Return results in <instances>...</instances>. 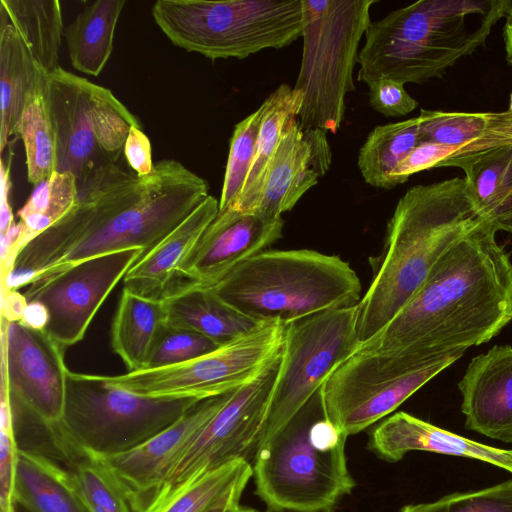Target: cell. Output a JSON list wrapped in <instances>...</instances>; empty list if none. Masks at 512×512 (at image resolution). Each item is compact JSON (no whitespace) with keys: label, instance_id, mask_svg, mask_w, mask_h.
<instances>
[{"label":"cell","instance_id":"7dc6e473","mask_svg":"<svg viewBox=\"0 0 512 512\" xmlns=\"http://www.w3.org/2000/svg\"><path fill=\"white\" fill-rule=\"evenodd\" d=\"M503 39L506 53V60L512 66V16H506L503 28Z\"/></svg>","mask_w":512,"mask_h":512},{"label":"cell","instance_id":"2e32d148","mask_svg":"<svg viewBox=\"0 0 512 512\" xmlns=\"http://www.w3.org/2000/svg\"><path fill=\"white\" fill-rule=\"evenodd\" d=\"M1 376L8 385L11 406L40 423L59 425L65 402L64 347L44 330L2 317Z\"/></svg>","mask_w":512,"mask_h":512},{"label":"cell","instance_id":"e0dca14e","mask_svg":"<svg viewBox=\"0 0 512 512\" xmlns=\"http://www.w3.org/2000/svg\"><path fill=\"white\" fill-rule=\"evenodd\" d=\"M422 142L407 156L409 175L439 167L462 168L473 159L512 144V112H455L421 109Z\"/></svg>","mask_w":512,"mask_h":512},{"label":"cell","instance_id":"4fadbf2b","mask_svg":"<svg viewBox=\"0 0 512 512\" xmlns=\"http://www.w3.org/2000/svg\"><path fill=\"white\" fill-rule=\"evenodd\" d=\"M357 320L358 304L285 324L280 368L262 442L283 427L333 371L358 351Z\"/></svg>","mask_w":512,"mask_h":512},{"label":"cell","instance_id":"7bdbcfd3","mask_svg":"<svg viewBox=\"0 0 512 512\" xmlns=\"http://www.w3.org/2000/svg\"><path fill=\"white\" fill-rule=\"evenodd\" d=\"M11 163L12 153L8 156V161L5 163L1 160V213H0V230L1 234L5 233L14 223V216L9 203V194L11 188Z\"/></svg>","mask_w":512,"mask_h":512},{"label":"cell","instance_id":"8fae6325","mask_svg":"<svg viewBox=\"0 0 512 512\" xmlns=\"http://www.w3.org/2000/svg\"><path fill=\"white\" fill-rule=\"evenodd\" d=\"M463 354L424 358L407 350H358L322 386L327 414L347 436L358 434L389 416Z\"/></svg>","mask_w":512,"mask_h":512},{"label":"cell","instance_id":"484cf974","mask_svg":"<svg viewBox=\"0 0 512 512\" xmlns=\"http://www.w3.org/2000/svg\"><path fill=\"white\" fill-rule=\"evenodd\" d=\"M15 501L27 512H91L70 469L26 450H19Z\"/></svg>","mask_w":512,"mask_h":512},{"label":"cell","instance_id":"6da1fadb","mask_svg":"<svg viewBox=\"0 0 512 512\" xmlns=\"http://www.w3.org/2000/svg\"><path fill=\"white\" fill-rule=\"evenodd\" d=\"M208 191L205 179L174 159L155 163L145 177L117 163L99 166L78 183L73 209L17 253L2 290H17L124 249L141 248L146 255Z\"/></svg>","mask_w":512,"mask_h":512},{"label":"cell","instance_id":"4316f807","mask_svg":"<svg viewBox=\"0 0 512 512\" xmlns=\"http://www.w3.org/2000/svg\"><path fill=\"white\" fill-rule=\"evenodd\" d=\"M125 4V0L93 1L64 27L74 69L95 77L102 72L113 51L116 25Z\"/></svg>","mask_w":512,"mask_h":512},{"label":"cell","instance_id":"1f68e13d","mask_svg":"<svg viewBox=\"0 0 512 512\" xmlns=\"http://www.w3.org/2000/svg\"><path fill=\"white\" fill-rule=\"evenodd\" d=\"M421 142L418 116L376 126L358 154L357 165L365 182L383 189L397 186L393 172Z\"/></svg>","mask_w":512,"mask_h":512},{"label":"cell","instance_id":"ffe728a7","mask_svg":"<svg viewBox=\"0 0 512 512\" xmlns=\"http://www.w3.org/2000/svg\"><path fill=\"white\" fill-rule=\"evenodd\" d=\"M332 161L326 132L303 130L297 117L285 123L270 162L260 195L249 212L266 218H280L318 183Z\"/></svg>","mask_w":512,"mask_h":512},{"label":"cell","instance_id":"d6a6232c","mask_svg":"<svg viewBox=\"0 0 512 512\" xmlns=\"http://www.w3.org/2000/svg\"><path fill=\"white\" fill-rule=\"evenodd\" d=\"M77 199L78 182L71 172L56 171L50 178L35 186L17 213L21 235L15 247L13 261L28 242L67 215L76 205Z\"/></svg>","mask_w":512,"mask_h":512},{"label":"cell","instance_id":"836d02e7","mask_svg":"<svg viewBox=\"0 0 512 512\" xmlns=\"http://www.w3.org/2000/svg\"><path fill=\"white\" fill-rule=\"evenodd\" d=\"M252 465L236 460L202 474L144 512H206L233 489L246 486Z\"/></svg>","mask_w":512,"mask_h":512},{"label":"cell","instance_id":"52a82bcc","mask_svg":"<svg viewBox=\"0 0 512 512\" xmlns=\"http://www.w3.org/2000/svg\"><path fill=\"white\" fill-rule=\"evenodd\" d=\"M151 14L173 45L212 61L284 48L303 27L301 0H158Z\"/></svg>","mask_w":512,"mask_h":512},{"label":"cell","instance_id":"7a4b0ae2","mask_svg":"<svg viewBox=\"0 0 512 512\" xmlns=\"http://www.w3.org/2000/svg\"><path fill=\"white\" fill-rule=\"evenodd\" d=\"M483 221L448 248L398 314L360 351L435 358L488 342L512 320V263Z\"/></svg>","mask_w":512,"mask_h":512},{"label":"cell","instance_id":"c3c4849f","mask_svg":"<svg viewBox=\"0 0 512 512\" xmlns=\"http://www.w3.org/2000/svg\"><path fill=\"white\" fill-rule=\"evenodd\" d=\"M227 512H260L256 509L249 508V507H243L240 504H236L232 506Z\"/></svg>","mask_w":512,"mask_h":512},{"label":"cell","instance_id":"ee69618b","mask_svg":"<svg viewBox=\"0 0 512 512\" xmlns=\"http://www.w3.org/2000/svg\"><path fill=\"white\" fill-rule=\"evenodd\" d=\"M23 293L15 289L2 292V317L7 321H20L27 307Z\"/></svg>","mask_w":512,"mask_h":512},{"label":"cell","instance_id":"4dcf8cb0","mask_svg":"<svg viewBox=\"0 0 512 512\" xmlns=\"http://www.w3.org/2000/svg\"><path fill=\"white\" fill-rule=\"evenodd\" d=\"M0 16L17 30L46 73L59 67L64 27L58 0H0Z\"/></svg>","mask_w":512,"mask_h":512},{"label":"cell","instance_id":"7c38bea8","mask_svg":"<svg viewBox=\"0 0 512 512\" xmlns=\"http://www.w3.org/2000/svg\"><path fill=\"white\" fill-rule=\"evenodd\" d=\"M285 324L260 323L218 349L177 365L105 376L128 392L154 398L204 399L234 391L257 377L283 348Z\"/></svg>","mask_w":512,"mask_h":512},{"label":"cell","instance_id":"bcb514c9","mask_svg":"<svg viewBox=\"0 0 512 512\" xmlns=\"http://www.w3.org/2000/svg\"><path fill=\"white\" fill-rule=\"evenodd\" d=\"M245 487L240 486L233 489L206 512H227L232 506L239 504Z\"/></svg>","mask_w":512,"mask_h":512},{"label":"cell","instance_id":"f1b7e54d","mask_svg":"<svg viewBox=\"0 0 512 512\" xmlns=\"http://www.w3.org/2000/svg\"><path fill=\"white\" fill-rule=\"evenodd\" d=\"M461 169L478 212L497 231L512 232V144L489 151Z\"/></svg>","mask_w":512,"mask_h":512},{"label":"cell","instance_id":"f907efd6","mask_svg":"<svg viewBox=\"0 0 512 512\" xmlns=\"http://www.w3.org/2000/svg\"><path fill=\"white\" fill-rule=\"evenodd\" d=\"M507 16H512V2H511V5H510V7H509V10H508Z\"/></svg>","mask_w":512,"mask_h":512},{"label":"cell","instance_id":"3957f363","mask_svg":"<svg viewBox=\"0 0 512 512\" xmlns=\"http://www.w3.org/2000/svg\"><path fill=\"white\" fill-rule=\"evenodd\" d=\"M485 220L464 177L405 192L387 223L382 254L373 260V280L358 303L360 346L409 302L442 254Z\"/></svg>","mask_w":512,"mask_h":512},{"label":"cell","instance_id":"f6af8a7d","mask_svg":"<svg viewBox=\"0 0 512 512\" xmlns=\"http://www.w3.org/2000/svg\"><path fill=\"white\" fill-rule=\"evenodd\" d=\"M20 321L28 327L44 330L47 325L48 314L42 304L30 302L27 304L23 318Z\"/></svg>","mask_w":512,"mask_h":512},{"label":"cell","instance_id":"f35d334b","mask_svg":"<svg viewBox=\"0 0 512 512\" xmlns=\"http://www.w3.org/2000/svg\"><path fill=\"white\" fill-rule=\"evenodd\" d=\"M221 347L198 332L165 322L152 347L144 369L172 366L191 361Z\"/></svg>","mask_w":512,"mask_h":512},{"label":"cell","instance_id":"ac0fdd59","mask_svg":"<svg viewBox=\"0 0 512 512\" xmlns=\"http://www.w3.org/2000/svg\"><path fill=\"white\" fill-rule=\"evenodd\" d=\"M232 393L201 399L179 420L140 445L98 458L115 476L134 512H144L154 501L184 449Z\"/></svg>","mask_w":512,"mask_h":512},{"label":"cell","instance_id":"7402d4cb","mask_svg":"<svg viewBox=\"0 0 512 512\" xmlns=\"http://www.w3.org/2000/svg\"><path fill=\"white\" fill-rule=\"evenodd\" d=\"M367 448L388 462L400 461L411 451H424L475 459L512 473V449L476 442L406 412H396L376 425Z\"/></svg>","mask_w":512,"mask_h":512},{"label":"cell","instance_id":"277c9868","mask_svg":"<svg viewBox=\"0 0 512 512\" xmlns=\"http://www.w3.org/2000/svg\"><path fill=\"white\" fill-rule=\"evenodd\" d=\"M512 0H419L371 22L359 50L357 80L403 84L440 78L485 45Z\"/></svg>","mask_w":512,"mask_h":512},{"label":"cell","instance_id":"ba28073f","mask_svg":"<svg viewBox=\"0 0 512 512\" xmlns=\"http://www.w3.org/2000/svg\"><path fill=\"white\" fill-rule=\"evenodd\" d=\"M378 0H301L303 51L294 86L304 98L297 117L303 130L336 133L345 116V97L355 90L358 47Z\"/></svg>","mask_w":512,"mask_h":512},{"label":"cell","instance_id":"8d00e7d4","mask_svg":"<svg viewBox=\"0 0 512 512\" xmlns=\"http://www.w3.org/2000/svg\"><path fill=\"white\" fill-rule=\"evenodd\" d=\"M70 470L91 512H134L126 493L100 459L84 457Z\"/></svg>","mask_w":512,"mask_h":512},{"label":"cell","instance_id":"e575fe53","mask_svg":"<svg viewBox=\"0 0 512 512\" xmlns=\"http://www.w3.org/2000/svg\"><path fill=\"white\" fill-rule=\"evenodd\" d=\"M15 137L21 139L24 145L27 180L30 184L37 186L57 171L56 134L43 89L30 98L19 120Z\"/></svg>","mask_w":512,"mask_h":512},{"label":"cell","instance_id":"d590c367","mask_svg":"<svg viewBox=\"0 0 512 512\" xmlns=\"http://www.w3.org/2000/svg\"><path fill=\"white\" fill-rule=\"evenodd\" d=\"M261 117L262 110L259 107L234 127L219 199V212L229 209L243 188L254 158Z\"/></svg>","mask_w":512,"mask_h":512},{"label":"cell","instance_id":"8992f818","mask_svg":"<svg viewBox=\"0 0 512 512\" xmlns=\"http://www.w3.org/2000/svg\"><path fill=\"white\" fill-rule=\"evenodd\" d=\"M208 288L258 323L287 324L361 300L360 280L348 262L309 249L262 251Z\"/></svg>","mask_w":512,"mask_h":512},{"label":"cell","instance_id":"60d3db41","mask_svg":"<svg viewBox=\"0 0 512 512\" xmlns=\"http://www.w3.org/2000/svg\"><path fill=\"white\" fill-rule=\"evenodd\" d=\"M403 83L392 79H377L368 84L369 104L386 117H402L414 111L418 102L408 94Z\"/></svg>","mask_w":512,"mask_h":512},{"label":"cell","instance_id":"f546056e","mask_svg":"<svg viewBox=\"0 0 512 512\" xmlns=\"http://www.w3.org/2000/svg\"><path fill=\"white\" fill-rule=\"evenodd\" d=\"M303 98L302 91L283 83L261 104L262 117L254 158L243 188L230 208L250 211L255 205L285 123L291 117H298Z\"/></svg>","mask_w":512,"mask_h":512},{"label":"cell","instance_id":"b9f144b4","mask_svg":"<svg viewBox=\"0 0 512 512\" xmlns=\"http://www.w3.org/2000/svg\"><path fill=\"white\" fill-rule=\"evenodd\" d=\"M123 153L129 167L139 177L148 176L154 171L151 143L141 127H131Z\"/></svg>","mask_w":512,"mask_h":512},{"label":"cell","instance_id":"ab89813d","mask_svg":"<svg viewBox=\"0 0 512 512\" xmlns=\"http://www.w3.org/2000/svg\"><path fill=\"white\" fill-rule=\"evenodd\" d=\"M19 456L11 398L1 376L0 392V512H16L15 479Z\"/></svg>","mask_w":512,"mask_h":512},{"label":"cell","instance_id":"74e56055","mask_svg":"<svg viewBox=\"0 0 512 512\" xmlns=\"http://www.w3.org/2000/svg\"><path fill=\"white\" fill-rule=\"evenodd\" d=\"M399 512H512V479L475 491L403 506Z\"/></svg>","mask_w":512,"mask_h":512},{"label":"cell","instance_id":"d4e9b609","mask_svg":"<svg viewBox=\"0 0 512 512\" xmlns=\"http://www.w3.org/2000/svg\"><path fill=\"white\" fill-rule=\"evenodd\" d=\"M46 72L17 30L0 16V152L3 153L30 98L43 89Z\"/></svg>","mask_w":512,"mask_h":512},{"label":"cell","instance_id":"681fc988","mask_svg":"<svg viewBox=\"0 0 512 512\" xmlns=\"http://www.w3.org/2000/svg\"><path fill=\"white\" fill-rule=\"evenodd\" d=\"M508 110L512 112V92H511V95H510V102H509Z\"/></svg>","mask_w":512,"mask_h":512},{"label":"cell","instance_id":"5bb4252c","mask_svg":"<svg viewBox=\"0 0 512 512\" xmlns=\"http://www.w3.org/2000/svg\"><path fill=\"white\" fill-rule=\"evenodd\" d=\"M281 354L257 377L233 391L222 408L198 431L149 506L225 464L236 460L252 464L264 437Z\"/></svg>","mask_w":512,"mask_h":512},{"label":"cell","instance_id":"9c48e42d","mask_svg":"<svg viewBox=\"0 0 512 512\" xmlns=\"http://www.w3.org/2000/svg\"><path fill=\"white\" fill-rule=\"evenodd\" d=\"M199 400L142 396L110 385L103 375L68 369L60 428L82 456H114L171 426Z\"/></svg>","mask_w":512,"mask_h":512},{"label":"cell","instance_id":"5b68a950","mask_svg":"<svg viewBox=\"0 0 512 512\" xmlns=\"http://www.w3.org/2000/svg\"><path fill=\"white\" fill-rule=\"evenodd\" d=\"M347 437L330 420L321 387L261 443L251 464L255 493L272 512H333L356 486Z\"/></svg>","mask_w":512,"mask_h":512},{"label":"cell","instance_id":"603a6c76","mask_svg":"<svg viewBox=\"0 0 512 512\" xmlns=\"http://www.w3.org/2000/svg\"><path fill=\"white\" fill-rule=\"evenodd\" d=\"M219 212V201L209 195L123 278L124 288L143 297L161 299L172 287L176 271L204 230Z\"/></svg>","mask_w":512,"mask_h":512},{"label":"cell","instance_id":"83f0119b","mask_svg":"<svg viewBox=\"0 0 512 512\" xmlns=\"http://www.w3.org/2000/svg\"><path fill=\"white\" fill-rule=\"evenodd\" d=\"M166 322L161 299L123 288L111 328V347L129 371L145 368L156 338Z\"/></svg>","mask_w":512,"mask_h":512},{"label":"cell","instance_id":"9a60e30c","mask_svg":"<svg viewBox=\"0 0 512 512\" xmlns=\"http://www.w3.org/2000/svg\"><path fill=\"white\" fill-rule=\"evenodd\" d=\"M143 256V249L129 248L86 259L28 284L23 294L27 303L45 307L44 331L66 348L84 338L105 299Z\"/></svg>","mask_w":512,"mask_h":512},{"label":"cell","instance_id":"cb8c5ba5","mask_svg":"<svg viewBox=\"0 0 512 512\" xmlns=\"http://www.w3.org/2000/svg\"><path fill=\"white\" fill-rule=\"evenodd\" d=\"M166 323L198 332L225 345L250 332L260 323L238 312L208 287L184 284L162 298Z\"/></svg>","mask_w":512,"mask_h":512},{"label":"cell","instance_id":"816d5d0a","mask_svg":"<svg viewBox=\"0 0 512 512\" xmlns=\"http://www.w3.org/2000/svg\"><path fill=\"white\" fill-rule=\"evenodd\" d=\"M24 511H25V510H24ZM16 512H20L18 507H16ZM25 512H27V511H25Z\"/></svg>","mask_w":512,"mask_h":512},{"label":"cell","instance_id":"44dd1931","mask_svg":"<svg viewBox=\"0 0 512 512\" xmlns=\"http://www.w3.org/2000/svg\"><path fill=\"white\" fill-rule=\"evenodd\" d=\"M458 389L465 427L512 443V346L495 345L474 357Z\"/></svg>","mask_w":512,"mask_h":512},{"label":"cell","instance_id":"d6986e66","mask_svg":"<svg viewBox=\"0 0 512 512\" xmlns=\"http://www.w3.org/2000/svg\"><path fill=\"white\" fill-rule=\"evenodd\" d=\"M283 227L282 217L270 219L233 208L218 212L179 264L171 289L184 284L214 285L278 241Z\"/></svg>","mask_w":512,"mask_h":512},{"label":"cell","instance_id":"30bf717a","mask_svg":"<svg viewBox=\"0 0 512 512\" xmlns=\"http://www.w3.org/2000/svg\"><path fill=\"white\" fill-rule=\"evenodd\" d=\"M52 118L59 172L77 182L95 168L117 163L138 118L106 87L64 70L47 73L43 88Z\"/></svg>","mask_w":512,"mask_h":512}]
</instances>
